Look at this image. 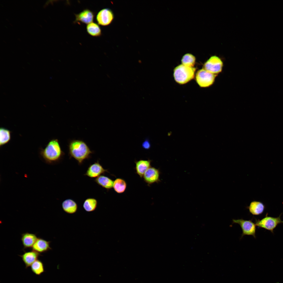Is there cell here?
<instances>
[{
	"label": "cell",
	"mask_w": 283,
	"mask_h": 283,
	"mask_svg": "<svg viewBox=\"0 0 283 283\" xmlns=\"http://www.w3.org/2000/svg\"><path fill=\"white\" fill-rule=\"evenodd\" d=\"M95 15L94 13L89 9H84L79 13L75 14V18L73 22L88 24L93 22Z\"/></svg>",
	"instance_id": "10"
},
{
	"label": "cell",
	"mask_w": 283,
	"mask_h": 283,
	"mask_svg": "<svg viewBox=\"0 0 283 283\" xmlns=\"http://www.w3.org/2000/svg\"><path fill=\"white\" fill-rule=\"evenodd\" d=\"M250 212L254 215H259L264 212L265 206L262 202L254 201L251 202L247 207Z\"/></svg>",
	"instance_id": "18"
},
{
	"label": "cell",
	"mask_w": 283,
	"mask_h": 283,
	"mask_svg": "<svg viewBox=\"0 0 283 283\" xmlns=\"http://www.w3.org/2000/svg\"><path fill=\"white\" fill-rule=\"evenodd\" d=\"M127 187V183L123 179L118 178L114 181L113 188L115 191L118 193H124Z\"/></svg>",
	"instance_id": "21"
},
{
	"label": "cell",
	"mask_w": 283,
	"mask_h": 283,
	"mask_svg": "<svg viewBox=\"0 0 283 283\" xmlns=\"http://www.w3.org/2000/svg\"><path fill=\"white\" fill-rule=\"evenodd\" d=\"M142 147L145 149H148L150 148L151 145L149 141L147 139L145 140L142 144Z\"/></svg>",
	"instance_id": "25"
},
{
	"label": "cell",
	"mask_w": 283,
	"mask_h": 283,
	"mask_svg": "<svg viewBox=\"0 0 283 283\" xmlns=\"http://www.w3.org/2000/svg\"><path fill=\"white\" fill-rule=\"evenodd\" d=\"M12 132L5 128H0V147L1 148L8 143L11 140Z\"/></svg>",
	"instance_id": "19"
},
{
	"label": "cell",
	"mask_w": 283,
	"mask_h": 283,
	"mask_svg": "<svg viewBox=\"0 0 283 283\" xmlns=\"http://www.w3.org/2000/svg\"><path fill=\"white\" fill-rule=\"evenodd\" d=\"M40 254L32 250L30 251L25 252L23 254L19 256L21 258L26 268L30 266L34 262L38 259L41 255Z\"/></svg>",
	"instance_id": "12"
},
{
	"label": "cell",
	"mask_w": 283,
	"mask_h": 283,
	"mask_svg": "<svg viewBox=\"0 0 283 283\" xmlns=\"http://www.w3.org/2000/svg\"><path fill=\"white\" fill-rule=\"evenodd\" d=\"M223 63L221 59L216 55L211 56L204 64L203 68L217 75L222 71Z\"/></svg>",
	"instance_id": "5"
},
{
	"label": "cell",
	"mask_w": 283,
	"mask_h": 283,
	"mask_svg": "<svg viewBox=\"0 0 283 283\" xmlns=\"http://www.w3.org/2000/svg\"><path fill=\"white\" fill-rule=\"evenodd\" d=\"M151 161L149 159H140L135 161L136 172L140 177H143L145 172L151 167Z\"/></svg>",
	"instance_id": "14"
},
{
	"label": "cell",
	"mask_w": 283,
	"mask_h": 283,
	"mask_svg": "<svg viewBox=\"0 0 283 283\" xmlns=\"http://www.w3.org/2000/svg\"><path fill=\"white\" fill-rule=\"evenodd\" d=\"M160 172L159 170L150 167L144 173L143 177L144 181L149 185L159 182Z\"/></svg>",
	"instance_id": "11"
},
{
	"label": "cell",
	"mask_w": 283,
	"mask_h": 283,
	"mask_svg": "<svg viewBox=\"0 0 283 283\" xmlns=\"http://www.w3.org/2000/svg\"><path fill=\"white\" fill-rule=\"evenodd\" d=\"M51 242L38 238L32 247V250L39 253H44L52 249L50 246Z\"/></svg>",
	"instance_id": "13"
},
{
	"label": "cell",
	"mask_w": 283,
	"mask_h": 283,
	"mask_svg": "<svg viewBox=\"0 0 283 283\" xmlns=\"http://www.w3.org/2000/svg\"><path fill=\"white\" fill-rule=\"evenodd\" d=\"M39 154L42 161L49 165L59 163L64 155L58 140L56 139L50 140L44 148H40Z\"/></svg>",
	"instance_id": "1"
},
{
	"label": "cell",
	"mask_w": 283,
	"mask_h": 283,
	"mask_svg": "<svg viewBox=\"0 0 283 283\" xmlns=\"http://www.w3.org/2000/svg\"><path fill=\"white\" fill-rule=\"evenodd\" d=\"M70 157L75 160L79 165H81L86 159L91 157L93 152L84 141L78 139L70 141L68 146Z\"/></svg>",
	"instance_id": "2"
},
{
	"label": "cell",
	"mask_w": 283,
	"mask_h": 283,
	"mask_svg": "<svg viewBox=\"0 0 283 283\" xmlns=\"http://www.w3.org/2000/svg\"><path fill=\"white\" fill-rule=\"evenodd\" d=\"M97 205V200L94 198H89L84 201L83 207L85 210L87 212H91L96 209Z\"/></svg>",
	"instance_id": "22"
},
{
	"label": "cell",
	"mask_w": 283,
	"mask_h": 283,
	"mask_svg": "<svg viewBox=\"0 0 283 283\" xmlns=\"http://www.w3.org/2000/svg\"><path fill=\"white\" fill-rule=\"evenodd\" d=\"M232 222L233 223L238 224L241 227L242 230L241 238L246 235L252 236L254 238H256V226L252 221L242 219H233Z\"/></svg>",
	"instance_id": "7"
},
{
	"label": "cell",
	"mask_w": 283,
	"mask_h": 283,
	"mask_svg": "<svg viewBox=\"0 0 283 283\" xmlns=\"http://www.w3.org/2000/svg\"><path fill=\"white\" fill-rule=\"evenodd\" d=\"M86 30L88 33L93 37H99L102 34L101 29L97 23L92 22L87 24Z\"/></svg>",
	"instance_id": "20"
},
{
	"label": "cell",
	"mask_w": 283,
	"mask_h": 283,
	"mask_svg": "<svg viewBox=\"0 0 283 283\" xmlns=\"http://www.w3.org/2000/svg\"><path fill=\"white\" fill-rule=\"evenodd\" d=\"M195 70V68L194 67H187L182 64L179 65L174 70V79L179 84H185L194 78Z\"/></svg>",
	"instance_id": "3"
},
{
	"label": "cell",
	"mask_w": 283,
	"mask_h": 283,
	"mask_svg": "<svg viewBox=\"0 0 283 283\" xmlns=\"http://www.w3.org/2000/svg\"><path fill=\"white\" fill-rule=\"evenodd\" d=\"M195 61L194 56L190 53L184 55L181 59L182 64L189 67H193Z\"/></svg>",
	"instance_id": "24"
},
{
	"label": "cell",
	"mask_w": 283,
	"mask_h": 283,
	"mask_svg": "<svg viewBox=\"0 0 283 283\" xmlns=\"http://www.w3.org/2000/svg\"><path fill=\"white\" fill-rule=\"evenodd\" d=\"M106 172H108L107 170L105 169L97 161L89 165L84 175L91 178H96Z\"/></svg>",
	"instance_id": "9"
},
{
	"label": "cell",
	"mask_w": 283,
	"mask_h": 283,
	"mask_svg": "<svg viewBox=\"0 0 283 283\" xmlns=\"http://www.w3.org/2000/svg\"><path fill=\"white\" fill-rule=\"evenodd\" d=\"M114 18V15L112 11L109 8H105L98 12L96 16V20L99 25L105 26L110 25Z\"/></svg>",
	"instance_id": "8"
},
{
	"label": "cell",
	"mask_w": 283,
	"mask_h": 283,
	"mask_svg": "<svg viewBox=\"0 0 283 283\" xmlns=\"http://www.w3.org/2000/svg\"><path fill=\"white\" fill-rule=\"evenodd\" d=\"M94 181L98 185L108 191L113 187L114 181L106 176L101 175L96 178Z\"/></svg>",
	"instance_id": "17"
},
{
	"label": "cell",
	"mask_w": 283,
	"mask_h": 283,
	"mask_svg": "<svg viewBox=\"0 0 283 283\" xmlns=\"http://www.w3.org/2000/svg\"><path fill=\"white\" fill-rule=\"evenodd\" d=\"M62 206L63 210L67 213L69 214L75 213L78 209L77 203L74 200L70 199H67L63 201L62 204Z\"/></svg>",
	"instance_id": "16"
},
{
	"label": "cell",
	"mask_w": 283,
	"mask_h": 283,
	"mask_svg": "<svg viewBox=\"0 0 283 283\" xmlns=\"http://www.w3.org/2000/svg\"><path fill=\"white\" fill-rule=\"evenodd\" d=\"M280 216V215L277 217H275L266 215L260 220H256L255 224L256 226L259 227L264 228L273 233L274 230L278 224L283 223Z\"/></svg>",
	"instance_id": "6"
},
{
	"label": "cell",
	"mask_w": 283,
	"mask_h": 283,
	"mask_svg": "<svg viewBox=\"0 0 283 283\" xmlns=\"http://www.w3.org/2000/svg\"><path fill=\"white\" fill-rule=\"evenodd\" d=\"M30 266L32 271L36 275H40L45 271L43 263L38 259L34 262Z\"/></svg>",
	"instance_id": "23"
},
{
	"label": "cell",
	"mask_w": 283,
	"mask_h": 283,
	"mask_svg": "<svg viewBox=\"0 0 283 283\" xmlns=\"http://www.w3.org/2000/svg\"><path fill=\"white\" fill-rule=\"evenodd\" d=\"M217 75L203 68L199 70L197 72L195 76L196 80L200 87H207L214 83Z\"/></svg>",
	"instance_id": "4"
},
{
	"label": "cell",
	"mask_w": 283,
	"mask_h": 283,
	"mask_svg": "<svg viewBox=\"0 0 283 283\" xmlns=\"http://www.w3.org/2000/svg\"><path fill=\"white\" fill-rule=\"evenodd\" d=\"M37 238L35 234L28 232L23 233L21 240L24 248L32 247Z\"/></svg>",
	"instance_id": "15"
}]
</instances>
